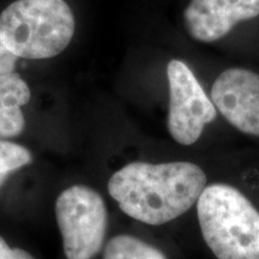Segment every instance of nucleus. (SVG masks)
<instances>
[{
    "label": "nucleus",
    "mask_w": 259,
    "mask_h": 259,
    "mask_svg": "<svg viewBox=\"0 0 259 259\" xmlns=\"http://www.w3.org/2000/svg\"><path fill=\"white\" fill-rule=\"evenodd\" d=\"M205 186V173L192 162H132L111 177L108 192L130 218L160 226L189 211Z\"/></svg>",
    "instance_id": "nucleus-1"
},
{
    "label": "nucleus",
    "mask_w": 259,
    "mask_h": 259,
    "mask_svg": "<svg viewBox=\"0 0 259 259\" xmlns=\"http://www.w3.org/2000/svg\"><path fill=\"white\" fill-rule=\"evenodd\" d=\"M204 241L218 259H259V211L227 184L205 186L197 200Z\"/></svg>",
    "instance_id": "nucleus-2"
},
{
    "label": "nucleus",
    "mask_w": 259,
    "mask_h": 259,
    "mask_svg": "<svg viewBox=\"0 0 259 259\" xmlns=\"http://www.w3.org/2000/svg\"><path fill=\"white\" fill-rule=\"evenodd\" d=\"M74 30V16L64 0H16L0 14V38L23 59L58 56Z\"/></svg>",
    "instance_id": "nucleus-3"
},
{
    "label": "nucleus",
    "mask_w": 259,
    "mask_h": 259,
    "mask_svg": "<svg viewBox=\"0 0 259 259\" xmlns=\"http://www.w3.org/2000/svg\"><path fill=\"white\" fill-rule=\"evenodd\" d=\"M56 216L67 259H93L99 253L107 231L101 194L88 186H71L58 197Z\"/></svg>",
    "instance_id": "nucleus-4"
},
{
    "label": "nucleus",
    "mask_w": 259,
    "mask_h": 259,
    "mask_svg": "<svg viewBox=\"0 0 259 259\" xmlns=\"http://www.w3.org/2000/svg\"><path fill=\"white\" fill-rule=\"evenodd\" d=\"M169 112L167 127L177 143L192 145L205 126L218 116V109L206 95L192 70L184 61L173 59L167 65Z\"/></svg>",
    "instance_id": "nucleus-5"
},
{
    "label": "nucleus",
    "mask_w": 259,
    "mask_h": 259,
    "mask_svg": "<svg viewBox=\"0 0 259 259\" xmlns=\"http://www.w3.org/2000/svg\"><path fill=\"white\" fill-rule=\"evenodd\" d=\"M211 101L229 124L259 137V73L241 67L223 71L212 84Z\"/></svg>",
    "instance_id": "nucleus-6"
},
{
    "label": "nucleus",
    "mask_w": 259,
    "mask_h": 259,
    "mask_svg": "<svg viewBox=\"0 0 259 259\" xmlns=\"http://www.w3.org/2000/svg\"><path fill=\"white\" fill-rule=\"evenodd\" d=\"M259 16V0H190L183 21L194 41L211 44L232 31L236 24Z\"/></svg>",
    "instance_id": "nucleus-7"
},
{
    "label": "nucleus",
    "mask_w": 259,
    "mask_h": 259,
    "mask_svg": "<svg viewBox=\"0 0 259 259\" xmlns=\"http://www.w3.org/2000/svg\"><path fill=\"white\" fill-rule=\"evenodd\" d=\"M30 100V89L18 73L0 76V139L17 137L25 127L22 106Z\"/></svg>",
    "instance_id": "nucleus-8"
},
{
    "label": "nucleus",
    "mask_w": 259,
    "mask_h": 259,
    "mask_svg": "<svg viewBox=\"0 0 259 259\" xmlns=\"http://www.w3.org/2000/svg\"><path fill=\"white\" fill-rule=\"evenodd\" d=\"M103 259H167V257L153 245L136 236L121 234L108 241Z\"/></svg>",
    "instance_id": "nucleus-9"
},
{
    "label": "nucleus",
    "mask_w": 259,
    "mask_h": 259,
    "mask_svg": "<svg viewBox=\"0 0 259 259\" xmlns=\"http://www.w3.org/2000/svg\"><path fill=\"white\" fill-rule=\"evenodd\" d=\"M32 160L30 150L14 142L0 139V176L27 166Z\"/></svg>",
    "instance_id": "nucleus-10"
},
{
    "label": "nucleus",
    "mask_w": 259,
    "mask_h": 259,
    "mask_svg": "<svg viewBox=\"0 0 259 259\" xmlns=\"http://www.w3.org/2000/svg\"><path fill=\"white\" fill-rule=\"evenodd\" d=\"M18 58L5 46L0 38V76L14 73Z\"/></svg>",
    "instance_id": "nucleus-11"
},
{
    "label": "nucleus",
    "mask_w": 259,
    "mask_h": 259,
    "mask_svg": "<svg viewBox=\"0 0 259 259\" xmlns=\"http://www.w3.org/2000/svg\"><path fill=\"white\" fill-rule=\"evenodd\" d=\"M0 259H35L22 248H11L0 236Z\"/></svg>",
    "instance_id": "nucleus-12"
},
{
    "label": "nucleus",
    "mask_w": 259,
    "mask_h": 259,
    "mask_svg": "<svg viewBox=\"0 0 259 259\" xmlns=\"http://www.w3.org/2000/svg\"><path fill=\"white\" fill-rule=\"evenodd\" d=\"M6 177H8V176H0V187H2L3 184H4Z\"/></svg>",
    "instance_id": "nucleus-13"
}]
</instances>
